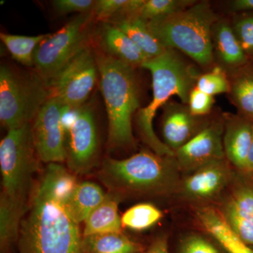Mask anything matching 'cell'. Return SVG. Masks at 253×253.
<instances>
[{
    "label": "cell",
    "instance_id": "obj_1",
    "mask_svg": "<svg viewBox=\"0 0 253 253\" xmlns=\"http://www.w3.org/2000/svg\"><path fill=\"white\" fill-rule=\"evenodd\" d=\"M79 224L41 176L21 221L19 253H83Z\"/></svg>",
    "mask_w": 253,
    "mask_h": 253
},
{
    "label": "cell",
    "instance_id": "obj_2",
    "mask_svg": "<svg viewBox=\"0 0 253 253\" xmlns=\"http://www.w3.org/2000/svg\"><path fill=\"white\" fill-rule=\"evenodd\" d=\"M141 67L152 76L153 98L148 106L138 111V127L143 139L154 153L174 157L175 152L156 135L153 122L158 110L167 104L171 96H179L182 104L187 105L190 93L200 76L196 68L183 59L175 49H166L160 56L147 60Z\"/></svg>",
    "mask_w": 253,
    "mask_h": 253
},
{
    "label": "cell",
    "instance_id": "obj_3",
    "mask_svg": "<svg viewBox=\"0 0 253 253\" xmlns=\"http://www.w3.org/2000/svg\"><path fill=\"white\" fill-rule=\"evenodd\" d=\"M100 89L109 121L110 148L134 145L132 116L139 107V91L131 65L104 54L96 57Z\"/></svg>",
    "mask_w": 253,
    "mask_h": 253
},
{
    "label": "cell",
    "instance_id": "obj_4",
    "mask_svg": "<svg viewBox=\"0 0 253 253\" xmlns=\"http://www.w3.org/2000/svg\"><path fill=\"white\" fill-rule=\"evenodd\" d=\"M218 17L206 1L147 21L148 27L166 49H177L207 67L213 61L212 28Z\"/></svg>",
    "mask_w": 253,
    "mask_h": 253
},
{
    "label": "cell",
    "instance_id": "obj_5",
    "mask_svg": "<svg viewBox=\"0 0 253 253\" xmlns=\"http://www.w3.org/2000/svg\"><path fill=\"white\" fill-rule=\"evenodd\" d=\"M176 166L174 157L143 150L126 159L105 160L99 177L114 193L166 194L178 183Z\"/></svg>",
    "mask_w": 253,
    "mask_h": 253
},
{
    "label": "cell",
    "instance_id": "obj_6",
    "mask_svg": "<svg viewBox=\"0 0 253 253\" xmlns=\"http://www.w3.org/2000/svg\"><path fill=\"white\" fill-rule=\"evenodd\" d=\"M51 96L49 83L38 73L23 76L0 68V121L7 130L31 124Z\"/></svg>",
    "mask_w": 253,
    "mask_h": 253
},
{
    "label": "cell",
    "instance_id": "obj_7",
    "mask_svg": "<svg viewBox=\"0 0 253 253\" xmlns=\"http://www.w3.org/2000/svg\"><path fill=\"white\" fill-rule=\"evenodd\" d=\"M38 159L31 124L7 130L0 143L1 194L27 204Z\"/></svg>",
    "mask_w": 253,
    "mask_h": 253
},
{
    "label": "cell",
    "instance_id": "obj_8",
    "mask_svg": "<svg viewBox=\"0 0 253 253\" xmlns=\"http://www.w3.org/2000/svg\"><path fill=\"white\" fill-rule=\"evenodd\" d=\"M91 13L78 15L59 31L49 34L34 54L37 73L49 83L83 49Z\"/></svg>",
    "mask_w": 253,
    "mask_h": 253
},
{
    "label": "cell",
    "instance_id": "obj_9",
    "mask_svg": "<svg viewBox=\"0 0 253 253\" xmlns=\"http://www.w3.org/2000/svg\"><path fill=\"white\" fill-rule=\"evenodd\" d=\"M98 74L96 59L91 50L84 46L49 82L51 96L70 109L77 110L84 105L94 89Z\"/></svg>",
    "mask_w": 253,
    "mask_h": 253
},
{
    "label": "cell",
    "instance_id": "obj_10",
    "mask_svg": "<svg viewBox=\"0 0 253 253\" xmlns=\"http://www.w3.org/2000/svg\"><path fill=\"white\" fill-rule=\"evenodd\" d=\"M69 107L50 96L32 125L33 141L40 160L44 163L66 161V144L63 120Z\"/></svg>",
    "mask_w": 253,
    "mask_h": 253
},
{
    "label": "cell",
    "instance_id": "obj_11",
    "mask_svg": "<svg viewBox=\"0 0 253 253\" xmlns=\"http://www.w3.org/2000/svg\"><path fill=\"white\" fill-rule=\"evenodd\" d=\"M66 161L73 172L83 174L94 167L99 151L97 129L91 105L76 110L67 128Z\"/></svg>",
    "mask_w": 253,
    "mask_h": 253
},
{
    "label": "cell",
    "instance_id": "obj_12",
    "mask_svg": "<svg viewBox=\"0 0 253 253\" xmlns=\"http://www.w3.org/2000/svg\"><path fill=\"white\" fill-rule=\"evenodd\" d=\"M224 126L221 123L207 126L180 149L175 151L178 167L195 169L214 161H222Z\"/></svg>",
    "mask_w": 253,
    "mask_h": 253
},
{
    "label": "cell",
    "instance_id": "obj_13",
    "mask_svg": "<svg viewBox=\"0 0 253 253\" xmlns=\"http://www.w3.org/2000/svg\"><path fill=\"white\" fill-rule=\"evenodd\" d=\"M162 131L166 144L174 152L205 127L202 119L191 114L188 105L167 103L163 107Z\"/></svg>",
    "mask_w": 253,
    "mask_h": 253
},
{
    "label": "cell",
    "instance_id": "obj_14",
    "mask_svg": "<svg viewBox=\"0 0 253 253\" xmlns=\"http://www.w3.org/2000/svg\"><path fill=\"white\" fill-rule=\"evenodd\" d=\"M229 173L222 161H214L195 169L184 179L183 191L194 200H207L217 196L227 183Z\"/></svg>",
    "mask_w": 253,
    "mask_h": 253
},
{
    "label": "cell",
    "instance_id": "obj_15",
    "mask_svg": "<svg viewBox=\"0 0 253 253\" xmlns=\"http://www.w3.org/2000/svg\"><path fill=\"white\" fill-rule=\"evenodd\" d=\"M253 121L241 116L228 118L223 137L224 154L236 168L246 171L253 134Z\"/></svg>",
    "mask_w": 253,
    "mask_h": 253
},
{
    "label": "cell",
    "instance_id": "obj_16",
    "mask_svg": "<svg viewBox=\"0 0 253 253\" xmlns=\"http://www.w3.org/2000/svg\"><path fill=\"white\" fill-rule=\"evenodd\" d=\"M100 44L106 54L132 66H141L150 59L126 33L112 23H103L100 31Z\"/></svg>",
    "mask_w": 253,
    "mask_h": 253
},
{
    "label": "cell",
    "instance_id": "obj_17",
    "mask_svg": "<svg viewBox=\"0 0 253 253\" xmlns=\"http://www.w3.org/2000/svg\"><path fill=\"white\" fill-rule=\"evenodd\" d=\"M201 225L214 238L228 253H253V249L243 242L228 224L224 215L211 208L198 212Z\"/></svg>",
    "mask_w": 253,
    "mask_h": 253
},
{
    "label": "cell",
    "instance_id": "obj_18",
    "mask_svg": "<svg viewBox=\"0 0 253 253\" xmlns=\"http://www.w3.org/2000/svg\"><path fill=\"white\" fill-rule=\"evenodd\" d=\"M213 48L223 64L236 70L250 62L233 28L227 22L218 21L212 28Z\"/></svg>",
    "mask_w": 253,
    "mask_h": 253
},
{
    "label": "cell",
    "instance_id": "obj_19",
    "mask_svg": "<svg viewBox=\"0 0 253 253\" xmlns=\"http://www.w3.org/2000/svg\"><path fill=\"white\" fill-rule=\"evenodd\" d=\"M119 200L116 193L106 194L103 202L84 221L83 236L122 232V221L118 213Z\"/></svg>",
    "mask_w": 253,
    "mask_h": 253
},
{
    "label": "cell",
    "instance_id": "obj_20",
    "mask_svg": "<svg viewBox=\"0 0 253 253\" xmlns=\"http://www.w3.org/2000/svg\"><path fill=\"white\" fill-rule=\"evenodd\" d=\"M28 204L18 202L5 195L0 196V251L11 253V247L18 241L20 227Z\"/></svg>",
    "mask_w": 253,
    "mask_h": 253
},
{
    "label": "cell",
    "instance_id": "obj_21",
    "mask_svg": "<svg viewBox=\"0 0 253 253\" xmlns=\"http://www.w3.org/2000/svg\"><path fill=\"white\" fill-rule=\"evenodd\" d=\"M108 23H112L126 33L150 59L160 56L167 49L150 31L147 21L139 16L116 20Z\"/></svg>",
    "mask_w": 253,
    "mask_h": 253
},
{
    "label": "cell",
    "instance_id": "obj_22",
    "mask_svg": "<svg viewBox=\"0 0 253 253\" xmlns=\"http://www.w3.org/2000/svg\"><path fill=\"white\" fill-rule=\"evenodd\" d=\"M101 186L91 181L78 183L77 187L66 204L68 212L78 224L84 222L91 212L106 198Z\"/></svg>",
    "mask_w": 253,
    "mask_h": 253
},
{
    "label": "cell",
    "instance_id": "obj_23",
    "mask_svg": "<svg viewBox=\"0 0 253 253\" xmlns=\"http://www.w3.org/2000/svg\"><path fill=\"white\" fill-rule=\"evenodd\" d=\"M229 93L240 116L253 122V63L251 61L234 70Z\"/></svg>",
    "mask_w": 253,
    "mask_h": 253
},
{
    "label": "cell",
    "instance_id": "obj_24",
    "mask_svg": "<svg viewBox=\"0 0 253 253\" xmlns=\"http://www.w3.org/2000/svg\"><path fill=\"white\" fill-rule=\"evenodd\" d=\"M141 246L123 232L83 236V253H139Z\"/></svg>",
    "mask_w": 253,
    "mask_h": 253
},
{
    "label": "cell",
    "instance_id": "obj_25",
    "mask_svg": "<svg viewBox=\"0 0 253 253\" xmlns=\"http://www.w3.org/2000/svg\"><path fill=\"white\" fill-rule=\"evenodd\" d=\"M49 35L23 36L1 33L0 38L16 61L31 67L34 66V54L37 47Z\"/></svg>",
    "mask_w": 253,
    "mask_h": 253
},
{
    "label": "cell",
    "instance_id": "obj_26",
    "mask_svg": "<svg viewBox=\"0 0 253 253\" xmlns=\"http://www.w3.org/2000/svg\"><path fill=\"white\" fill-rule=\"evenodd\" d=\"M162 217V212L154 205L140 204L126 211L121 217V221L123 227L144 231L156 224Z\"/></svg>",
    "mask_w": 253,
    "mask_h": 253
},
{
    "label": "cell",
    "instance_id": "obj_27",
    "mask_svg": "<svg viewBox=\"0 0 253 253\" xmlns=\"http://www.w3.org/2000/svg\"><path fill=\"white\" fill-rule=\"evenodd\" d=\"M195 2L191 0H146L139 16L149 21L183 11L196 4Z\"/></svg>",
    "mask_w": 253,
    "mask_h": 253
},
{
    "label": "cell",
    "instance_id": "obj_28",
    "mask_svg": "<svg viewBox=\"0 0 253 253\" xmlns=\"http://www.w3.org/2000/svg\"><path fill=\"white\" fill-rule=\"evenodd\" d=\"M224 217L231 229L243 242L248 246H253V221L243 216L232 201L224 208Z\"/></svg>",
    "mask_w": 253,
    "mask_h": 253
},
{
    "label": "cell",
    "instance_id": "obj_29",
    "mask_svg": "<svg viewBox=\"0 0 253 253\" xmlns=\"http://www.w3.org/2000/svg\"><path fill=\"white\" fill-rule=\"evenodd\" d=\"M196 86L200 90L213 96L229 92L230 82L221 68L215 67L211 72L200 76Z\"/></svg>",
    "mask_w": 253,
    "mask_h": 253
},
{
    "label": "cell",
    "instance_id": "obj_30",
    "mask_svg": "<svg viewBox=\"0 0 253 253\" xmlns=\"http://www.w3.org/2000/svg\"><path fill=\"white\" fill-rule=\"evenodd\" d=\"M128 0H99L96 1L93 14L98 20L111 22L122 17Z\"/></svg>",
    "mask_w": 253,
    "mask_h": 253
},
{
    "label": "cell",
    "instance_id": "obj_31",
    "mask_svg": "<svg viewBox=\"0 0 253 253\" xmlns=\"http://www.w3.org/2000/svg\"><path fill=\"white\" fill-rule=\"evenodd\" d=\"M233 30L241 47L249 58L253 56V16L238 20Z\"/></svg>",
    "mask_w": 253,
    "mask_h": 253
},
{
    "label": "cell",
    "instance_id": "obj_32",
    "mask_svg": "<svg viewBox=\"0 0 253 253\" xmlns=\"http://www.w3.org/2000/svg\"><path fill=\"white\" fill-rule=\"evenodd\" d=\"M214 102L212 96L206 94L195 86L190 93L188 106L191 114L196 117H202L211 112Z\"/></svg>",
    "mask_w": 253,
    "mask_h": 253
},
{
    "label": "cell",
    "instance_id": "obj_33",
    "mask_svg": "<svg viewBox=\"0 0 253 253\" xmlns=\"http://www.w3.org/2000/svg\"><path fill=\"white\" fill-rule=\"evenodd\" d=\"M96 1L92 0H55L52 1L54 9L59 14L78 12L81 14L91 13Z\"/></svg>",
    "mask_w": 253,
    "mask_h": 253
},
{
    "label": "cell",
    "instance_id": "obj_34",
    "mask_svg": "<svg viewBox=\"0 0 253 253\" xmlns=\"http://www.w3.org/2000/svg\"><path fill=\"white\" fill-rule=\"evenodd\" d=\"M179 253H219L214 245L201 236H187L181 241Z\"/></svg>",
    "mask_w": 253,
    "mask_h": 253
},
{
    "label": "cell",
    "instance_id": "obj_35",
    "mask_svg": "<svg viewBox=\"0 0 253 253\" xmlns=\"http://www.w3.org/2000/svg\"><path fill=\"white\" fill-rule=\"evenodd\" d=\"M232 201L237 211L243 216L253 221V190H240Z\"/></svg>",
    "mask_w": 253,
    "mask_h": 253
},
{
    "label": "cell",
    "instance_id": "obj_36",
    "mask_svg": "<svg viewBox=\"0 0 253 253\" xmlns=\"http://www.w3.org/2000/svg\"><path fill=\"white\" fill-rule=\"evenodd\" d=\"M142 253H169L167 239L164 236L155 240L149 249Z\"/></svg>",
    "mask_w": 253,
    "mask_h": 253
},
{
    "label": "cell",
    "instance_id": "obj_37",
    "mask_svg": "<svg viewBox=\"0 0 253 253\" xmlns=\"http://www.w3.org/2000/svg\"><path fill=\"white\" fill-rule=\"evenodd\" d=\"M231 9L234 11H253V0H235L231 3Z\"/></svg>",
    "mask_w": 253,
    "mask_h": 253
},
{
    "label": "cell",
    "instance_id": "obj_38",
    "mask_svg": "<svg viewBox=\"0 0 253 253\" xmlns=\"http://www.w3.org/2000/svg\"><path fill=\"white\" fill-rule=\"evenodd\" d=\"M246 172H253V126L252 140H251V148H250L249 157H248L247 164L246 168Z\"/></svg>",
    "mask_w": 253,
    "mask_h": 253
}]
</instances>
